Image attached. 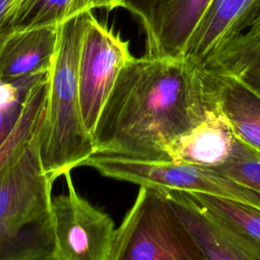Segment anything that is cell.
I'll return each mask as SVG.
<instances>
[{
  "mask_svg": "<svg viewBox=\"0 0 260 260\" xmlns=\"http://www.w3.org/2000/svg\"><path fill=\"white\" fill-rule=\"evenodd\" d=\"M212 169L260 193V152L238 137L228 160Z\"/></svg>",
  "mask_w": 260,
  "mask_h": 260,
  "instance_id": "ac0fdd59",
  "label": "cell"
},
{
  "mask_svg": "<svg viewBox=\"0 0 260 260\" xmlns=\"http://www.w3.org/2000/svg\"><path fill=\"white\" fill-rule=\"evenodd\" d=\"M90 12L79 14L59 26L49 72V99L39 131V153L43 170L53 183L83 166L95 153L79 99L80 51Z\"/></svg>",
  "mask_w": 260,
  "mask_h": 260,
  "instance_id": "7a4b0ae2",
  "label": "cell"
},
{
  "mask_svg": "<svg viewBox=\"0 0 260 260\" xmlns=\"http://www.w3.org/2000/svg\"><path fill=\"white\" fill-rule=\"evenodd\" d=\"M25 95L10 103L0 105V146L9 137L17 124L23 109Z\"/></svg>",
  "mask_w": 260,
  "mask_h": 260,
  "instance_id": "d6986e66",
  "label": "cell"
},
{
  "mask_svg": "<svg viewBox=\"0 0 260 260\" xmlns=\"http://www.w3.org/2000/svg\"><path fill=\"white\" fill-rule=\"evenodd\" d=\"M260 15V0H213L189 39L183 56L206 66Z\"/></svg>",
  "mask_w": 260,
  "mask_h": 260,
  "instance_id": "9c48e42d",
  "label": "cell"
},
{
  "mask_svg": "<svg viewBox=\"0 0 260 260\" xmlns=\"http://www.w3.org/2000/svg\"><path fill=\"white\" fill-rule=\"evenodd\" d=\"M236 139L233 126L218 101L196 126L170 145L169 161L216 168L228 160Z\"/></svg>",
  "mask_w": 260,
  "mask_h": 260,
  "instance_id": "30bf717a",
  "label": "cell"
},
{
  "mask_svg": "<svg viewBox=\"0 0 260 260\" xmlns=\"http://www.w3.org/2000/svg\"><path fill=\"white\" fill-rule=\"evenodd\" d=\"M83 166L94 169L107 178L139 186L208 194L260 210L259 192L212 168L173 161L139 160L104 153H94Z\"/></svg>",
  "mask_w": 260,
  "mask_h": 260,
  "instance_id": "5b68a950",
  "label": "cell"
},
{
  "mask_svg": "<svg viewBox=\"0 0 260 260\" xmlns=\"http://www.w3.org/2000/svg\"><path fill=\"white\" fill-rule=\"evenodd\" d=\"M133 57L129 41L90 12L79 59L80 107L90 133L120 72Z\"/></svg>",
  "mask_w": 260,
  "mask_h": 260,
  "instance_id": "8992f818",
  "label": "cell"
},
{
  "mask_svg": "<svg viewBox=\"0 0 260 260\" xmlns=\"http://www.w3.org/2000/svg\"><path fill=\"white\" fill-rule=\"evenodd\" d=\"M59 27L0 32V79L13 81L48 72Z\"/></svg>",
  "mask_w": 260,
  "mask_h": 260,
  "instance_id": "7c38bea8",
  "label": "cell"
},
{
  "mask_svg": "<svg viewBox=\"0 0 260 260\" xmlns=\"http://www.w3.org/2000/svg\"><path fill=\"white\" fill-rule=\"evenodd\" d=\"M206 67L217 72L233 74L260 93V43L243 50L218 55Z\"/></svg>",
  "mask_w": 260,
  "mask_h": 260,
  "instance_id": "2e32d148",
  "label": "cell"
},
{
  "mask_svg": "<svg viewBox=\"0 0 260 260\" xmlns=\"http://www.w3.org/2000/svg\"><path fill=\"white\" fill-rule=\"evenodd\" d=\"M168 1L170 0H128L126 9L142 23Z\"/></svg>",
  "mask_w": 260,
  "mask_h": 260,
  "instance_id": "44dd1931",
  "label": "cell"
},
{
  "mask_svg": "<svg viewBox=\"0 0 260 260\" xmlns=\"http://www.w3.org/2000/svg\"><path fill=\"white\" fill-rule=\"evenodd\" d=\"M215 72L219 105L236 136L260 152V93L233 74Z\"/></svg>",
  "mask_w": 260,
  "mask_h": 260,
  "instance_id": "4fadbf2b",
  "label": "cell"
},
{
  "mask_svg": "<svg viewBox=\"0 0 260 260\" xmlns=\"http://www.w3.org/2000/svg\"><path fill=\"white\" fill-rule=\"evenodd\" d=\"M128 0H94L95 9H106L113 10L116 8H124L127 7Z\"/></svg>",
  "mask_w": 260,
  "mask_h": 260,
  "instance_id": "7402d4cb",
  "label": "cell"
},
{
  "mask_svg": "<svg viewBox=\"0 0 260 260\" xmlns=\"http://www.w3.org/2000/svg\"><path fill=\"white\" fill-rule=\"evenodd\" d=\"M49 72L42 75L28 89L18 122L0 146V174L20 155L44 122L49 99Z\"/></svg>",
  "mask_w": 260,
  "mask_h": 260,
  "instance_id": "9a60e30c",
  "label": "cell"
},
{
  "mask_svg": "<svg viewBox=\"0 0 260 260\" xmlns=\"http://www.w3.org/2000/svg\"><path fill=\"white\" fill-rule=\"evenodd\" d=\"M64 177L67 193L52 199L56 260H109L113 219L78 194L70 173Z\"/></svg>",
  "mask_w": 260,
  "mask_h": 260,
  "instance_id": "52a82bcc",
  "label": "cell"
},
{
  "mask_svg": "<svg viewBox=\"0 0 260 260\" xmlns=\"http://www.w3.org/2000/svg\"><path fill=\"white\" fill-rule=\"evenodd\" d=\"M257 43H260V15L256 18V20L251 24V26L244 34H242L240 37H238L233 42H231L229 45H226L224 48H222L215 56L243 50V49L253 46Z\"/></svg>",
  "mask_w": 260,
  "mask_h": 260,
  "instance_id": "ffe728a7",
  "label": "cell"
},
{
  "mask_svg": "<svg viewBox=\"0 0 260 260\" xmlns=\"http://www.w3.org/2000/svg\"><path fill=\"white\" fill-rule=\"evenodd\" d=\"M20 0H0V21Z\"/></svg>",
  "mask_w": 260,
  "mask_h": 260,
  "instance_id": "603a6c76",
  "label": "cell"
},
{
  "mask_svg": "<svg viewBox=\"0 0 260 260\" xmlns=\"http://www.w3.org/2000/svg\"><path fill=\"white\" fill-rule=\"evenodd\" d=\"M93 9L94 0H20L0 21V32L59 27Z\"/></svg>",
  "mask_w": 260,
  "mask_h": 260,
  "instance_id": "5bb4252c",
  "label": "cell"
},
{
  "mask_svg": "<svg viewBox=\"0 0 260 260\" xmlns=\"http://www.w3.org/2000/svg\"><path fill=\"white\" fill-rule=\"evenodd\" d=\"M39 131L0 174V260H56L53 182L40 159Z\"/></svg>",
  "mask_w": 260,
  "mask_h": 260,
  "instance_id": "3957f363",
  "label": "cell"
},
{
  "mask_svg": "<svg viewBox=\"0 0 260 260\" xmlns=\"http://www.w3.org/2000/svg\"><path fill=\"white\" fill-rule=\"evenodd\" d=\"M201 203L220 217L260 241V210L234 200L191 192Z\"/></svg>",
  "mask_w": 260,
  "mask_h": 260,
  "instance_id": "e0dca14e",
  "label": "cell"
},
{
  "mask_svg": "<svg viewBox=\"0 0 260 260\" xmlns=\"http://www.w3.org/2000/svg\"><path fill=\"white\" fill-rule=\"evenodd\" d=\"M217 104L214 70L183 55L133 57L91 133L95 153L169 161L170 145Z\"/></svg>",
  "mask_w": 260,
  "mask_h": 260,
  "instance_id": "6da1fadb",
  "label": "cell"
},
{
  "mask_svg": "<svg viewBox=\"0 0 260 260\" xmlns=\"http://www.w3.org/2000/svg\"><path fill=\"white\" fill-rule=\"evenodd\" d=\"M158 189L170 199L208 260H260V241L215 214L191 192Z\"/></svg>",
  "mask_w": 260,
  "mask_h": 260,
  "instance_id": "ba28073f",
  "label": "cell"
},
{
  "mask_svg": "<svg viewBox=\"0 0 260 260\" xmlns=\"http://www.w3.org/2000/svg\"><path fill=\"white\" fill-rule=\"evenodd\" d=\"M109 260H208L167 195L140 186L116 230Z\"/></svg>",
  "mask_w": 260,
  "mask_h": 260,
  "instance_id": "277c9868",
  "label": "cell"
},
{
  "mask_svg": "<svg viewBox=\"0 0 260 260\" xmlns=\"http://www.w3.org/2000/svg\"><path fill=\"white\" fill-rule=\"evenodd\" d=\"M213 0H170L141 23L145 55L182 56Z\"/></svg>",
  "mask_w": 260,
  "mask_h": 260,
  "instance_id": "8fae6325",
  "label": "cell"
}]
</instances>
